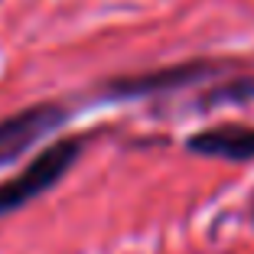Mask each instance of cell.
Wrapping results in <instances>:
<instances>
[{
    "label": "cell",
    "mask_w": 254,
    "mask_h": 254,
    "mask_svg": "<svg viewBox=\"0 0 254 254\" xmlns=\"http://www.w3.org/2000/svg\"><path fill=\"white\" fill-rule=\"evenodd\" d=\"M195 72H202V65H186V68H166L157 75H143L134 82H118L111 85L114 95H143V91H157V88H176V85H186L192 78H199Z\"/></svg>",
    "instance_id": "277c9868"
},
{
    "label": "cell",
    "mask_w": 254,
    "mask_h": 254,
    "mask_svg": "<svg viewBox=\"0 0 254 254\" xmlns=\"http://www.w3.org/2000/svg\"><path fill=\"white\" fill-rule=\"evenodd\" d=\"M65 121V108L46 101V105H33L26 111H16L10 118L0 121V166L3 163H13L20 153L39 143L49 130Z\"/></svg>",
    "instance_id": "7a4b0ae2"
},
{
    "label": "cell",
    "mask_w": 254,
    "mask_h": 254,
    "mask_svg": "<svg viewBox=\"0 0 254 254\" xmlns=\"http://www.w3.org/2000/svg\"><path fill=\"white\" fill-rule=\"evenodd\" d=\"M189 150L205 157H225V160H248L254 157V127H218L205 130L189 140Z\"/></svg>",
    "instance_id": "3957f363"
},
{
    "label": "cell",
    "mask_w": 254,
    "mask_h": 254,
    "mask_svg": "<svg viewBox=\"0 0 254 254\" xmlns=\"http://www.w3.org/2000/svg\"><path fill=\"white\" fill-rule=\"evenodd\" d=\"M78 153H82V140H59L46 147L43 153H36L23 166V173H16L13 180L0 186V215H10V212L30 205L33 199H39L43 192H49L78 160Z\"/></svg>",
    "instance_id": "6da1fadb"
}]
</instances>
